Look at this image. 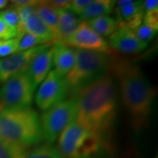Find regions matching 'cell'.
<instances>
[{
	"label": "cell",
	"instance_id": "1",
	"mask_svg": "<svg viewBox=\"0 0 158 158\" xmlns=\"http://www.w3.org/2000/svg\"><path fill=\"white\" fill-rule=\"evenodd\" d=\"M77 106L76 120L105 138L116 115V90L113 78L105 75L75 97Z\"/></svg>",
	"mask_w": 158,
	"mask_h": 158
},
{
	"label": "cell",
	"instance_id": "2",
	"mask_svg": "<svg viewBox=\"0 0 158 158\" xmlns=\"http://www.w3.org/2000/svg\"><path fill=\"white\" fill-rule=\"evenodd\" d=\"M113 67L122 100L133 118V124L136 129H141L148 122L155 89L138 66L123 62H117Z\"/></svg>",
	"mask_w": 158,
	"mask_h": 158
},
{
	"label": "cell",
	"instance_id": "3",
	"mask_svg": "<svg viewBox=\"0 0 158 158\" xmlns=\"http://www.w3.org/2000/svg\"><path fill=\"white\" fill-rule=\"evenodd\" d=\"M0 137L30 147L43 140L40 120L32 108L0 110Z\"/></svg>",
	"mask_w": 158,
	"mask_h": 158
},
{
	"label": "cell",
	"instance_id": "4",
	"mask_svg": "<svg viewBox=\"0 0 158 158\" xmlns=\"http://www.w3.org/2000/svg\"><path fill=\"white\" fill-rule=\"evenodd\" d=\"M112 65L109 54L77 49L72 69L65 77L69 92L77 94L98 79L105 76Z\"/></svg>",
	"mask_w": 158,
	"mask_h": 158
},
{
	"label": "cell",
	"instance_id": "5",
	"mask_svg": "<svg viewBox=\"0 0 158 158\" xmlns=\"http://www.w3.org/2000/svg\"><path fill=\"white\" fill-rule=\"evenodd\" d=\"M103 146V137L74 120L59 136L57 148L63 158H92Z\"/></svg>",
	"mask_w": 158,
	"mask_h": 158
},
{
	"label": "cell",
	"instance_id": "6",
	"mask_svg": "<svg viewBox=\"0 0 158 158\" xmlns=\"http://www.w3.org/2000/svg\"><path fill=\"white\" fill-rule=\"evenodd\" d=\"M77 115L75 98L64 99L45 111L40 118L43 140L52 144L59 138L62 131L76 120Z\"/></svg>",
	"mask_w": 158,
	"mask_h": 158
},
{
	"label": "cell",
	"instance_id": "7",
	"mask_svg": "<svg viewBox=\"0 0 158 158\" xmlns=\"http://www.w3.org/2000/svg\"><path fill=\"white\" fill-rule=\"evenodd\" d=\"M34 86L27 71L18 73L4 83L0 90V105L5 109L28 108L34 99Z\"/></svg>",
	"mask_w": 158,
	"mask_h": 158
},
{
	"label": "cell",
	"instance_id": "8",
	"mask_svg": "<svg viewBox=\"0 0 158 158\" xmlns=\"http://www.w3.org/2000/svg\"><path fill=\"white\" fill-rule=\"evenodd\" d=\"M68 92L66 78L59 76L54 69H52L42 81L36 93V105L40 110L47 111L64 100Z\"/></svg>",
	"mask_w": 158,
	"mask_h": 158
},
{
	"label": "cell",
	"instance_id": "9",
	"mask_svg": "<svg viewBox=\"0 0 158 158\" xmlns=\"http://www.w3.org/2000/svg\"><path fill=\"white\" fill-rule=\"evenodd\" d=\"M50 44L37 46L31 49L16 52L0 60V82L5 83L12 76L27 71L36 56L49 48Z\"/></svg>",
	"mask_w": 158,
	"mask_h": 158
},
{
	"label": "cell",
	"instance_id": "10",
	"mask_svg": "<svg viewBox=\"0 0 158 158\" xmlns=\"http://www.w3.org/2000/svg\"><path fill=\"white\" fill-rule=\"evenodd\" d=\"M62 44L83 50L96 51L106 54H110L111 52V48L107 41L90 28L86 21L80 23L74 34Z\"/></svg>",
	"mask_w": 158,
	"mask_h": 158
},
{
	"label": "cell",
	"instance_id": "11",
	"mask_svg": "<svg viewBox=\"0 0 158 158\" xmlns=\"http://www.w3.org/2000/svg\"><path fill=\"white\" fill-rule=\"evenodd\" d=\"M109 47L123 54H135L144 50L148 43L141 41L133 31L118 27L109 36Z\"/></svg>",
	"mask_w": 158,
	"mask_h": 158
},
{
	"label": "cell",
	"instance_id": "12",
	"mask_svg": "<svg viewBox=\"0 0 158 158\" xmlns=\"http://www.w3.org/2000/svg\"><path fill=\"white\" fill-rule=\"evenodd\" d=\"M54 54L52 64L55 71L59 76L65 77L72 69L77 59V48L64 45L61 42H55L53 46Z\"/></svg>",
	"mask_w": 158,
	"mask_h": 158
},
{
	"label": "cell",
	"instance_id": "13",
	"mask_svg": "<svg viewBox=\"0 0 158 158\" xmlns=\"http://www.w3.org/2000/svg\"><path fill=\"white\" fill-rule=\"evenodd\" d=\"M118 27H126L135 31L141 23L144 16L141 1H131L127 6L115 8Z\"/></svg>",
	"mask_w": 158,
	"mask_h": 158
},
{
	"label": "cell",
	"instance_id": "14",
	"mask_svg": "<svg viewBox=\"0 0 158 158\" xmlns=\"http://www.w3.org/2000/svg\"><path fill=\"white\" fill-rule=\"evenodd\" d=\"M54 48L53 47L40 53L31 62L28 69L27 70L30 78L35 87L42 83L47 75L50 71L53 60Z\"/></svg>",
	"mask_w": 158,
	"mask_h": 158
},
{
	"label": "cell",
	"instance_id": "15",
	"mask_svg": "<svg viewBox=\"0 0 158 158\" xmlns=\"http://www.w3.org/2000/svg\"><path fill=\"white\" fill-rule=\"evenodd\" d=\"M57 13L58 26L56 34V42L64 43L74 34L82 20L68 10H57Z\"/></svg>",
	"mask_w": 158,
	"mask_h": 158
},
{
	"label": "cell",
	"instance_id": "16",
	"mask_svg": "<svg viewBox=\"0 0 158 158\" xmlns=\"http://www.w3.org/2000/svg\"><path fill=\"white\" fill-rule=\"evenodd\" d=\"M24 32L34 34L37 38L41 40L45 44L56 42L55 35L50 29L46 26L44 22L40 19L37 14H33L22 24Z\"/></svg>",
	"mask_w": 158,
	"mask_h": 158
},
{
	"label": "cell",
	"instance_id": "17",
	"mask_svg": "<svg viewBox=\"0 0 158 158\" xmlns=\"http://www.w3.org/2000/svg\"><path fill=\"white\" fill-rule=\"evenodd\" d=\"M115 1L112 0H91L79 17L82 21H87L95 18L107 16L113 11Z\"/></svg>",
	"mask_w": 158,
	"mask_h": 158
},
{
	"label": "cell",
	"instance_id": "18",
	"mask_svg": "<svg viewBox=\"0 0 158 158\" xmlns=\"http://www.w3.org/2000/svg\"><path fill=\"white\" fill-rule=\"evenodd\" d=\"M36 14L52 31L56 40L58 26V13L56 9L51 6L48 1H39L36 8Z\"/></svg>",
	"mask_w": 158,
	"mask_h": 158
},
{
	"label": "cell",
	"instance_id": "19",
	"mask_svg": "<svg viewBox=\"0 0 158 158\" xmlns=\"http://www.w3.org/2000/svg\"><path fill=\"white\" fill-rule=\"evenodd\" d=\"M86 23L90 28L103 38L106 36H110L118 28V22L116 21V19L109 16L95 18L87 20Z\"/></svg>",
	"mask_w": 158,
	"mask_h": 158
},
{
	"label": "cell",
	"instance_id": "20",
	"mask_svg": "<svg viewBox=\"0 0 158 158\" xmlns=\"http://www.w3.org/2000/svg\"><path fill=\"white\" fill-rule=\"evenodd\" d=\"M29 148L0 137V158H26Z\"/></svg>",
	"mask_w": 158,
	"mask_h": 158
},
{
	"label": "cell",
	"instance_id": "21",
	"mask_svg": "<svg viewBox=\"0 0 158 158\" xmlns=\"http://www.w3.org/2000/svg\"><path fill=\"white\" fill-rule=\"evenodd\" d=\"M26 158H63L57 147L52 144L39 145L28 153Z\"/></svg>",
	"mask_w": 158,
	"mask_h": 158
},
{
	"label": "cell",
	"instance_id": "22",
	"mask_svg": "<svg viewBox=\"0 0 158 158\" xmlns=\"http://www.w3.org/2000/svg\"><path fill=\"white\" fill-rule=\"evenodd\" d=\"M0 19L6 23L7 26L19 31V36H20L25 32L23 31L21 21L15 7H11L6 10L0 11Z\"/></svg>",
	"mask_w": 158,
	"mask_h": 158
},
{
	"label": "cell",
	"instance_id": "23",
	"mask_svg": "<svg viewBox=\"0 0 158 158\" xmlns=\"http://www.w3.org/2000/svg\"><path fill=\"white\" fill-rule=\"evenodd\" d=\"M18 37L19 38V40L17 52L28 50L37 46L45 44L41 40H40L36 36H34V34L27 33V32H25L22 35L18 36Z\"/></svg>",
	"mask_w": 158,
	"mask_h": 158
},
{
	"label": "cell",
	"instance_id": "24",
	"mask_svg": "<svg viewBox=\"0 0 158 158\" xmlns=\"http://www.w3.org/2000/svg\"><path fill=\"white\" fill-rule=\"evenodd\" d=\"M133 32H134V34H135L136 37L140 40L141 41L148 43V41H150L155 37L157 30L152 27H150V26H148L147 24L142 22Z\"/></svg>",
	"mask_w": 158,
	"mask_h": 158
},
{
	"label": "cell",
	"instance_id": "25",
	"mask_svg": "<svg viewBox=\"0 0 158 158\" xmlns=\"http://www.w3.org/2000/svg\"><path fill=\"white\" fill-rule=\"evenodd\" d=\"M19 38L0 41V57H7L18 51Z\"/></svg>",
	"mask_w": 158,
	"mask_h": 158
},
{
	"label": "cell",
	"instance_id": "26",
	"mask_svg": "<svg viewBox=\"0 0 158 158\" xmlns=\"http://www.w3.org/2000/svg\"><path fill=\"white\" fill-rule=\"evenodd\" d=\"M39 1L36 0H32L31 3L26 6H19V7H15V9L17 10L19 16L21 21V25L25 22L30 16H32L33 14L36 13V8H37V5H38Z\"/></svg>",
	"mask_w": 158,
	"mask_h": 158
},
{
	"label": "cell",
	"instance_id": "27",
	"mask_svg": "<svg viewBox=\"0 0 158 158\" xmlns=\"http://www.w3.org/2000/svg\"><path fill=\"white\" fill-rule=\"evenodd\" d=\"M19 36L17 29L11 28L0 19V41L15 39Z\"/></svg>",
	"mask_w": 158,
	"mask_h": 158
},
{
	"label": "cell",
	"instance_id": "28",
	"mask_svg": "<svg viewBox=\"0 0 158 158\" xmlns=\"http://www.w3.org/2000/svg\"><path fill=\"white\" fill-rule=\"evenodd\" d=\"M90 1L91 0H73L70 3V6H69L68 11L72 12L73 14L80 15L82 13V11L86 8V6L90 4Z\"/></svg>",
	"mask_w": 158,
	"mask_h": 158
},
{
	"label": "cell",
	"instance_id": "29",
	"mask_svg": "<svg viewBox=\"0 0 158 158\" xmlns=\"http://www.w3.org/2000/svg\"><path fill=\"white\" fill-rule=\"evenodd\" d=\"M142 22L152 27L155 29H158V11L144 13Z\"/></svg>",
	"mask_w": 158,
	"mask_h": 158
},
{
	"label": "cell",
	"instance_id": "30",
	"mask_svg": "<svg viewBox=\"0 0 158 158\" xmlns=\"http://www.w3.org/2000/svg\"><path fill=\"white\" fill-rule=\"evenodd\" d=\"M142 9H143L144 13L158 11V1L157 0H146L142 2Z\"/></svg>",
	"mask_w": 158,
	"mask_h": 158
},
{
	"label": "cell",
	"instance_id": "31",
	"mask_svg": "<svg viewBox=\"0 0 158 158\" xmlns=\"http://www.w3.org/2000/svg\"><path fill=\"white\" fill-rule=\"evenodd\" d=\"M48 2L56 10H69L71 3L70 0H52Z\"/></svg>",
	"mask_w": 158,
	"mask_h": 158
},
{
	"label": "cell",
	"instance_id": "32",
	"mask_svg": "<svg viewBox=\"0 0 158 158\" xmlns=\"http://www.w3.org/2000/svg\"><path fill=\"white\" fill-rule=\"evenodd\" d=\"M7 1L6 0H0V9H3L4 7L7 6Z\"/></svg>",
	"mask_w": 158,
	"mask_h": 158
},
{
	"label": "cell",
	"instance_id": "33",
	"mask_svg": "<svg viewBox=\"0 0 158 158\" xmlns=\"http://www.w3.org/2000/svg\"><path fill=\"white\" fill-rule=\"evenodd\" d=\"M1 108H2V106H1V105H0V110H1Z\"/></svg>",
	"mask_w": 158,
	"mask_h": 158
}]
</instances>
